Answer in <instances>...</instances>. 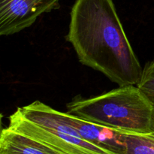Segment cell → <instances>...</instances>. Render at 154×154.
Wrapping results in <instances>:
<instances>
[{"label":"cell","instance_id":"cell-2","mask_svg":"<svg viewBox=\"0 0 154 154\" xmlns=\"http://www.w3.org/2000/svg\"><path fill=\"white\" fill-rule=\"evenodd\" d=\"M68 112L120 132L154 133V106L137 85H126L90 99H74Z\"/></svg>","mask_w":154,"mask_h":154},{"label":"cell","instance_id":"cell-9","mask_svg":"<svg viewBox=\"0 0 154 154\" xmlns=\"http://www.w3.org/2000/svg\"><path fill=\"white\" fill-rule=\"evenodd\" d=\"M153 134H154V133H153Z\"/></svg>","mask_w":154,"mask_h":154},{"label":"cell","instance_id":"cell-7","mask_svg":"<svg viewBox=\"0 0 154 154\" xmlns=\"http://www.w3.org/2000/svg\"><path fill=\"white\" fill-rule=\"evenodd\" d=\"M121 133L125 154H154V134Z\"/></svg>","mask_w":154,"mask_h":154},{"label":"cell","instance_id":"cell-5","mask_svg":"<svg viewBox=\"0 0 154 154\" xmlns=\"http://www.w3.org/2000/svg\"><path fill=\"white\" fill-rule=\"evenodd\" d=\"M65 117L68 123L85 141L114 154H125V144L121 132L92 123L69 112L65 113Z\"/></svg>","mask_w":154,"mask_h":154},{"label":"cell","instance_id":"cell-6","mask_svg":"<svg viewBox=\"0 0 154 154\" xmlns=\"http://www.w3.org/2000/svg\"><path fill=\"white\" fill-rule=\"evenodd\" d=\"M0 154H64L41 141L7 127L0 137Z\"/></svg>","mask_w":154,"mask_h":154},{"label":"cell","instance_id":"cell-8","mask_svg":"<svg viewBox=\"0 0 154 154\" xmlns=\"http://www.w3.org/2000/svg\"><path fill=\"white\" fill-rule=\"evenodd\" d=\"M137 86L154 106V58L143 69L141 78Z\"/></svg>","mask_w":154,"mask_h":154},{"label":"cell","instance_id":"cell-1","mask_svg":"<svg viewBox=\"0 0 154 154\" xmlns=\"http://www.w3.org/2000/svg\"><path fill=\"white\" fill-rule=\"evenodd\" d=\"M66 39L83 65L102 73L119 87L138 84L143 69L113 0H76Z\"/></svg>","mask_w":154,"mask_h":154},{"label":"cell","instance_id":"cell-3","mask_svg":"<svg viewBox=\"0 0 154 154\" xmlns=\"http://www.w3.org/2000/svg\"><path fill=\"white\" fill-rule=\"evenodd\" d=\"M8 120L11 129L64 154H114L83 139L68 123L64 112L40 101L18 108Z\"/></svg>","mask_w":154,"mask_h":154},{"label":"cell","instance_id":"cell-4","mask_svg":"<svg viewBox=\"0 0 154 154\" xmlns=\"http://www.w3.org/2000/svg\"><path fill=\"white\" fill-rule=\"evenodd\" d=\"M60 2L0 0V35H14L31 26L41 15L58 8Z\"/></svg>","mask_w":154,"mask_h":154}]
</instances>
